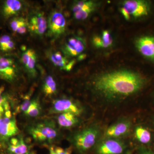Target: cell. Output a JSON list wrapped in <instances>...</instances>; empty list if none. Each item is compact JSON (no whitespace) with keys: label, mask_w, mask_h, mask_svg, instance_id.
Segmentation results:
<instances>
[{"label":"cell","mask_w":154,"mask_h":154,"mask_svg":"<svg viewBox=\"0 0 154 154\" xmlns=\"http://www.w3.org/2000/svg\"><path fill=\"white\" fill-rule=\"evenodd\" d=\"M145 80L141 75L128 70H119L97 76L93 89L101 98L109 102L124 100L142 89Z\"/></svg>","instance_id":"obj_1"},{"label":"cell","mask_w":154,"mask_h":154,"mask_svg":"<svg viewBox=\"0 0 154 154\" xmlns=\"http://www.w3.org/2000/svg\"><path fill=\"white\" fill-rule=\"evenodd\" d=\"M102 129L93 125L76 132L72 136V147L80 154H91L101 139Z\"/></svg>","instance_id":"obj_2"},{"label":"cell","mask_w":154,"mask_h":154,"mask_svg":"<svg viewBox=\"0 0 154 154\" xmlns=\"http://www.w3.org/2000/svg\"><path fill=\"white\" fill-rule=\"evenodd\" d=\"M28 132L35 141L39 143H51L59 136L55 123L52 120L33 125L28 128Z\"/></svg>","instance_id":"obj_3"},{"label":"cell","mask_w":154,"mask_h":154,"mask_svg":"<svg viewBox=\"0 0 154 154\" xmlns=\"http://www.w3.org/2000/svg\"><path fill=\"white\" fill-rule=\"evenodd\" d=\"M91 154H132V149L121 139L105 137L100 140Z\"/></svg>","instance_id":"obj_4"},{"label":"cell","mask_w":154,"mask_h":154,"mask_svg":"<svg viewBox=\"0 0 154 154\" xmlns=\"http://www.w3.org/2000/svg\"><path fill=\"white\" fill-rule=\"evenodd\" d=\"M149 6L147 2L141 0H128L123 2L120 12L125 19L129 20L131 18H137L147 16Z\"/></svg>","instance_id":"obj_5"},{"label":"cell","mask_w":154,"mask_h":154,"mask_svg":"<svg viewBox=\"0 0 154 154\" xmlns=\"http://www.w3.org/2000/svg\"><path fill=\"white\" fill-rule=\"evenodd\" d=\"M83 111L82 107L78 102L69 98H63L53 101L49 113L60 114L69 112L79 116L82 114Z\"/></svg>","instance_id":"obj_6"},{"label":"cell","mask_w":154,"mask_h":154,"mask_svg":"<svg viewBox=\"0 0 154 154\" xmlns=\"http://www.w3.org/2000/svg\"><path fill=\"white\" fill-rule=\"evenodd\" d=\"M131 127L132 122L130 119H120L107 128L105 133V137L121 139L129 134Z\"/></svg>","instance_id":"obj_7"},{"label":"cell","mask_w":154,"mask_h":154,"mask_svg":"<svg viewBox=\"0 0 154 154\" xmlns=\"http://www.w3.org/2000/svg\"><path fill=\"white\" fill-rule=\"evenodd\" d=\"M17 120L12 116L11 111L0 119V137L3 140H7L19 133Z\"/></svg>","instance_id":"obj_8"},{"label":"cell","mask_w":154,"mask_h":154,"mask_svg":"<svg viewBox=\"0 0 154 154\" xmlns=\"http://www.w3.org/2000/svg\"><path fill=\"white\" fill-rule=\"evenodd\" d=\"M48 33L50 36L57 38L66 30V21L61 13L54 11L51 14L48 23Z\"/></svg>","instance_id":"obj_9"},{"label":"cell","mask_w":154,"mask_h":154,"mask_svg":"<svg viewBox=\"0 0 154 154\" xmlns=\"http://www.w3.org/2000/svg\"><path fill=\"white\" fill-rule=\"evenodd\" d=\"M97 6L96 2L93 1H81L76 2L72 6L74 17L77 20H85L95 11Z\"/></svg>","instance_id":"obj_10"},{"label":"cell","mask_w":154,"mask_h":154,"mask_svg":"<svg viewBox=\"0 0 154 154\" xmlns=\"http://www.w3.org/2000/svg\"><path fill=\"white\" fill-rule=\"evenodd\" d=\"M17 76V69L11 58L0 56V78L9 82L14 81Z\"/></svg>","instance_id":"obj_11"},{"label":"cell","mask_w":154,"mask_h":154,"mask_svg":"<svg viewBox=\"0 0 154 154\" xmlns=\"http://www.w3.org/2000/svg\"><path fill=\"white\" fill-rule=\"evenodd\" d=\"M86 48L85 40L81 37L74 36L68 39L63 48V51L66 55L75 57L82 53Z\"/></svg>","instance_id":"obj_12"},{"label":"cell","mask_w":154,"mask_h":154,"mask_svg":"<svg viewBox=\"0 0 154 154\" xmlns=\"http://www.w3.org/2000/svg\"><path fill=\"white\" fill-rule=\"evenodd\" d=\"M136 46L142 55L154 62V37H141L136 41Z\"/></svg>","instance_id":"obj_13"},{"label":"cell","mask_w":154,"mask_h":154,"mask_svg":"<svg viewBox=\"0 0 154 154\" xmlns=\"http://www.w3.org/2000/svg\"><path fill=\"white\" fill-rule=\"evenodd\" d=\"M36 60L37 56L33 49H28L22 53L21 61L25 69L32 77H35L37 75L36 68Z\"/></svg>","instance_id":"obj_14"},{"label":"cell","mask_w":154,"mask_h":154,"mask_svg":"<svg viewBox=\"0 0 154 154\" xmlns=\"http://www.w3.org/2000/svg\"><path fill=\"white\" fill-rule=\"evenodd\" d=\"M47 22L46 19L41 14H37L31 18L28 23L29 30L36 35H43L47 28Z\"/></svg>","instance_id":"obj_15"},{"label":"cell","mask_w":154,"mask_h":154,"mask_svg":"<svg viewBox=\"0 0 154 154\" xmlns=\"http://www.w3.org/2000/svg\"><path fill=\"white\" fill-rule=\"evenodd\" d=\"M49 58L55 66L66 71L71 70L75 63L74 60L69 61L66 57L63 55L59 51L51 53L49 55Z\"/></svg>","instance_id":"obj_16"},{"label":"cell","mask_w":154,"mask_h":154,"mask_svg":"<svg viewBox=\"0 0 154 154\" xmlns=\"http://www.w3.org/2000/svg\"><path fill=\"white\" fill-rule=\"evenodd\" d=\"M10 154H26L29 152V148L22 137L11 138L8 147Z\"/></svg>","instance_id":"obj_17"},{"label":"cell","mask_w":154,"mask_h":154,"mask_svg":"<svg viewBox=\"0 0 154 154\" xmlns=\"http://www.w3.org/2000/svg\"><path fill=\"white\" fill-rule=\"evenodd\" d=\"M57 119L60 127L67 129L76 126L80 123L79 116L69 112L60 113Z\"/></svg>","instance_id":"obj_18"},{"label":"cell","mask_w":154,"mask_h":154,"mask_svg":"<svg viewBox=\"0 0 154 154\" xmlns=\"http://www.w3.org/2000/svg\"><path fill=\"white\" fill-rule=\"evenodd\" d=\"M22 8V4L20 1L8 0L5 2L3 5V15L6 18H10L18 14Z\"/></svg>","instance_id":"obj_19"},{"label":"cell","mask_w":154,"mask_h":154,"mask_svg":"<svg viewBox=\"0 0 154 154\" xmlns=\"http://www.w3.org/2000/svg\"><path fill=\"white\" fill-rule=\"evenodd\" d=\"M10 26L13 31L22 34L26 33L28 23L22 17H15L11 20Z\"/></svg>","instance_id":"obj_20"},{"label":"cell","mask_w":154,"mask_h":154,"mask_svg":"<svg viewBox=\"0 0 154 154\" xmlns=\"http://www.w3.org/2000/svg\"><path fill=\"white\" fill-rule=\"evenodd\" d=\"M42 91L45 95L47 96H51L56 94L57 92L56 83L51 76H48L45 79L42 86Z\"/></svg>","instance_id":"obj_21"},{"label":"cell","mask_w":154,"mask_h":154,"mask_svg":"<svg viewBox=\"0 0 154 154\" xmlns=\"http://www.w3.org/2000/svg\"><path fill=\"white\" fill-rule=\"evenodd\" d=\"M135 136L141 143L146 144L151 140L152 136L148 130L142 126L137 127L135 129Z\"/></svg>","instance_id":"obj_22"},{"label":"cell","mask_w":154,"mask_h":154,"mask_svg":"<svg viewBox=\"0 0 154 154\" xmlns=\"http://www.w3.org/2000/svg\"><path fill=\"white\" fill-rule=\"evenodd\" d=\"M41 112V105L39 101L37 99H33L31 100L30 106L25 114L29 117H36L40 115Z\"/></svg>","instance_id":"obj_23"},{"label":"cell","mask_w":154,"mask_h":154,"mask_svg":"<svg viewBox=\"0 0 154 154\" xmlns=\"http://www.w3.org/2000/svg\"><path fill=\"white\" fill-rule=\"evenodd\" d=\"M4 87L0 88V119L10 110L8 101L6 96L3 94Z\"/></svg>","instance_id":"obj_24"},{"label":"cell","mask_w":154,"mask_h":154,"mask_svg":"<svg viewBox=\"0 0 154 154\" xmlns=\"http://www.w3.org/2000/svg\"><path fill=\"white\" fill-rule=\"evenodd\" d=\"M15 43L9 35H5L0 37V50L9 51L14 49Z\"/></svg>","instance_id":"obj_25"},{"label":"cell","mask_w":154,"mask_h":154,"mask_svg":"<svg viewBox=\"0 0 154 154\" xmlns=\"http://www.w3.org/2000/svg\"><path fill=\"white\" fill-rule=\"evenodd\" d=\"M73 149L72 146L65 149L51 146L49 148V154H72Z\"/></svg>","instance_id":"obj_26"},{"label":"cell","mask_w":154,"mask_h":154,"mask_svg":"<svg viewBox=\"0 0 154 154\" xmlns=\"http://www.w3.org/2000/svg\"><path fill=\"white\" fill-rule=\"evenodd\" d=\"M101 37L104 44V48L110 47L113 43V38L108 30H104L102 32Z\"/></svg>","instance_id":"obj_27"},{"label":"cell","mask_w":154,"mask_h":154,"mask_svg":"<svg viewBox=\"0 0 154 154\" xmlns=\"http://www.w3.org/2000/svg\"><path fill=\"white\" fill-rule=\"evenodd\" d=\"M31 100H30V97H28V96L26 97L25 98V100L20 105V107H19L20 111L23 112L25 114L28 110V107L31 103Z\"/></svg>","instance_id":"obj_28"},{"label":"cell","mask_w":154,"mask_h":154,"mask_svg":"<svg viewBox=\"0 0 154 154\" xmlns=\"http://www.w3.org/2000/svg\"><path fill=\"white\" fill-rule=\"evenodd\" d=\"M93 44L97 48H104V44L102 42L101 36H94L93 38Z\"/></svg>","instance_id":"obj_29"},{"label":"cell","mask_w":154,"mask_h":154,"mask_svg":"<svg viewBox=\"0 0 154 154\" xmlns=\"http://www.w3.org/2000/svg\"><path fill=\"white\" fill-rule=\"evenodd\" d=\"M139 154H154V153L150 150L144 148H139L138 149Z\"/></svg>","instance_id":"obj_30"},{"label":"cell","mask_w":154,"mask_h":154,"mask_svg":"<svg viewBox=\"0 0 154 154\" xmlns=\"http://www.w3.org/2000/svg\"><path fill=\"white\" fill-rule=\"evenodd\" d=\"M30 154V153L28 152V153H27V154Z\"/></svg>","instance_id":"obj_31"}]
</instances>
